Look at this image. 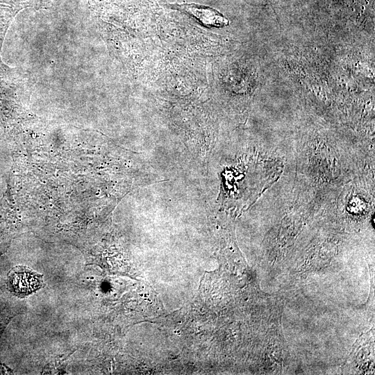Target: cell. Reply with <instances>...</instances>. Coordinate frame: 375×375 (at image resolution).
Returning <instances> with one entry per match:
<instances>
[{"mask_svg": "<svg viewBox=\"0 0 375 375\" xmlns=\"http://www.w3.org/2000/svg\"><path fill=\"white\" fill-rule=\"evenodd\" d=\"M170 7L187 13L207 27L222 28L229 24L226 17L210 7L195 3L172 4Z\"/></svg>", "mask_w": 375, "mask_h": 375, "instance_id": "cell-2", "label": "cell"}, {"mask_svg": "<svg viewBox=\"0 0 375 375\" xmlns=\"http://www.w3.org/2000/svg\"><path fill=\"white\" fill-rule=\"evenodd\" d=\"M42 285V276L26 267H15L8 275V288L21 297L33 293Z\"/></svg>", "mask_w": 375, "mask_h": 375, "instance_id": "cell-1", "label": "cell"}]
</instances>
